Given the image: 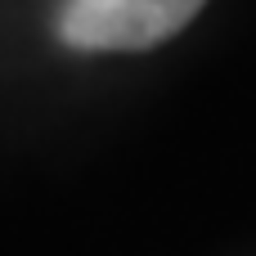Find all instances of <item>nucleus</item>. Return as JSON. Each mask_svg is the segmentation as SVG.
Listing matches in <instances>:
<instances>
[{
    "label": "nucleus",
    "instance_id": "1",
    "mask_svg": "<svg viewBox=\"0 0 256 256\" xmlns=\"http://www.w3.org/2000/svg\"><path fill=\"white\" fill-rule=\"evenodd\" d=\"M207 0H68L58 36L72 50H153Z\"/></svg>",
    "mask_w": 256,
    "mask_h": 256
}]
</instances>
